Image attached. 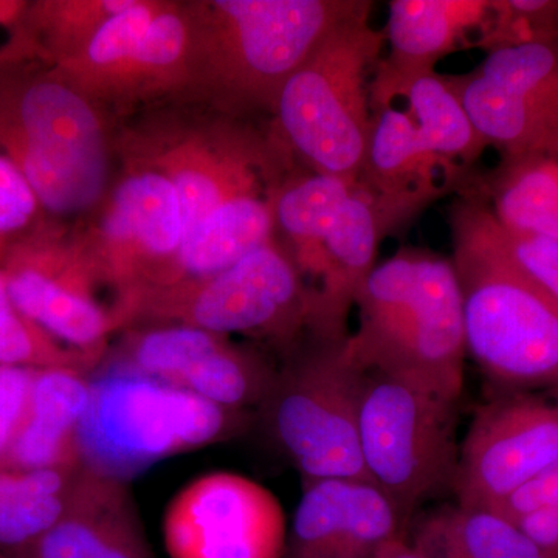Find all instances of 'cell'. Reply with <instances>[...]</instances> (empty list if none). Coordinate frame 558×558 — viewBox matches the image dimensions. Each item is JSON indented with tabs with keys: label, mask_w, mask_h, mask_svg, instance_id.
<instances>
[{
	"label": "cell",
	"mask_w": 558,
	"mask_h": 558,
	"mask_svg": "<svg viewBox=\"0 0 558 558\" xmlns=\"http://www.w3.org/2000/svg\"><path fill=\"white\" fill-rule=\"evenodd\" d=\"M558 506V459L539 470L527 483L495 506L494 512L515 523L521 517L543 508Z\"/></svg>",
	"instance_id": "d6a6232c"
},
{
	"label": "cell",
	"mask_w": 558,
	"mask_h": 558,
	"mask_svg": "<svg viewBox=\"0 0 558 558\" xmlns=\"http://www.w3.org/2000/svg\"><path fill=\"white\" fill-rule=\"evenodd\" d=\"M40 209L31 183L3 154H0V250L5 241L24 233Z\"/></svg>",
	"instance_id": "4dcf8cb0"
},
{
	"label": "cell",
	"mask_w": 558,
	"mask_h": 558,
	"mask_svg": "<svg viewBox=\"0 0 558 558\" xmlns=\"http://www.w3.org/2000/svg\"><path fill=\"white\" fill-rule=\"evenodd\" d=\"M315 301L317 293L306 288L295 260L271 241L213 277L138 293L132 317L269 339L288 352L310 330Z\"/></svg>",
	"instance_id": "30bf717a"
},
{
	"label": "cell",
	"mask_w": 558,
	"mask_h": 558,
	"mask_svg": "<svg viewBox=\"0 0 558 558\" xmlns=\"http://www.w3.org/2000/svg\"><path fill=\"white\" fill-rule=\"evenodd\" d=\"M0 154L54 216L94 207L108 183V149L89 98L53 68L0 57Z\"/></svg>",
	"instance_id": "3957f363"
},
{
	"label": "cell",
	"mask_w": 558,
	"mask_h": 558,
	"mask_svg": "<svg viewBox=\"0 0 558 558\" xmlns=\"http://www.w3.org/2000/svg\"><path fill=\"white\" fill-rule=\"evenodd\" d=\"M556 459L558 400L539 392H492L459 447L458 505L494 509Z\"/></svg>",
	"instance_id": "4fadbf2b"
},
{
	"label": "cell",
	"mask_w": 558,
	"mask_h": 558,
	"mask_svg": "<svg viewBox=\"0 0 558 558\" xmlns=\"http://www.w3.org/2000/svg\"><path fill=\"white\" fill-rule=\"evenodd\" d=\"M410 543L424 558H553L513 521L494 510L458 502L425 517Z\"/></svg>",
	"instance_id": "7402d4cb"
},
{
	"label": "cell",
	"mask_w": 558,
	"mask_h": 558,
	"mask_svg": "<svg viewBox=\"0 0 558 558\" xmlns=\"http://www.w3.org/2000/svg\"><path fill=\"white\" fill-rule=\"evenodd\" d=\"M495 234L513 266L558 304V241L506 229L497 218Z\"/></svg>",
	"instance_id": "f546056e"
},
{
	"label": "cell",
	"mask_w": 558,
	"mask_h": 558,
	"mask_svg": "<svg viewBox=\"0 0 558 558\" xmlns=\"http://www.w3.org/2000/svg\"><path fill=\"white\" fill-rule=\"evenodd\" d=\"M515 524L543 553L558 558V506L534 510Z\"/></svg>",
	"instance_id": "836d02e7"
},
{
	"label": "cell",
	"mask_w": 558,
	"mask_h": 558,
	"mask_svg": "<svg viewBox=\"0 0 558 558\" xmlns=\"http://www.w3.org/2000/svg\"><path fill=\"white\" fill-rule=\"evenodd\" d=\"M363 0H215L201 38L211 83L238 109H271L295 70Z\"/></svg>",
	"instance_id": "ba28073f"
},
{
	"label": "cell",
	"mask_w": 558,
	"mask_h": 558,
	"mask_svg": "<svg viewBox=\"0 0 558 558\" xmlns=\"http://www.w3.org/2000/svg\"><path fill=\"white\" fill-rule=\"evenodd\" d=\"M3 252L0 250V259H2Z\"/></svg>",
	"instance_id": "8d00e7d4"
},
{
	"label": "cell",
	"mask_w": 558,
	"mask_h": 558,
	"mask_svg": "<svg viewBox=\"0 0 558 558\" xmlns=\"http://www.w3.org/2000/svg\"><path fill=\"white\" fill-rule=\"evenodd\" d=\"M349 336L360 368L398 377L459 403L464 391V307L451 258L400 248L376 264L355 296Z\"/></svg>",
	"instance_id": "7a4b0ae2"
},
{
	"label": "cell",
	"mask_w": 558,
	"mask_h": 558,
	"mask_svg": "<svg viewBox=\"0 0 558 558\" xmlns=\"http://www.w3.org/2000/svg\"><path fill=\"white\" fill-rule=\"evenodd\" d=\"M459 403L387 374H366L359 416L366 475L409 526L418 506L453 492Z\"/></svg>",
	"instance_id": "9c48e42d"
},
{
	"label": "cell",
	"mask_w": 558,
	"mask_h": 558,
	"mask_svg": "<svg viewBox=\"0 0 558 558\" xmlns=\"http://www.w3.org/2000/svg\"><path fill=\"white\" fill-rule=\"evenodd\" d=\"M36 369L0 365V469L27 417Z\"/></svg>",
	"instance_id": "1f68e13d"
},
{
	"label": "cell",
	"mask_w": 558,
	"mask_h": 558,
	"mask_svg": "<svg viewBox=\"0 0 558 558\" xmlns=\"http://www.w3.org/2000/svg\"><path fill=\"white\" fill-rule=\"evenodd\" d=\"M373 2L337 24L279 94L275 116L282 143L314 174L357 180L365 165L374 112L369 76L385 46L371 27Z\"/></svg>",
	"instance_id": "8992f818"
},
{
	"label": "cell",
	"mask_w": 558,
	"mask_h": 558,
	"mask_svg": "<svg viewBox=\"0 0 558 558\" xmlns=\"http://www.w3.org/2000/svg\"><path fill=\"white\" fill-rule=\"evenodd\" d=\"M429 201L381 196L360 180L311 174L282 182L274 196L275 229L292 242L301 274L318 278L310 330L349 336L348 317L360 288L376 267L389 233Z\"/></svg>",
	"instance_id": "277c9868"
},
{
	"label": "cell",
	"mask_w": 558,
	"mask_h": 558,
	"mask_svg": "<svg viewBox=\"0 0 558 558\" xmlns=\"http://www.w3.org/2000/svg\"><path fill=\"white\" fill-rule=\"evenodd\" d=\"M403 98L409 100L418 137L436 159L470 167L487 148L446 76L433 73L417 80Z\"/></svg>",
	"instance_id": "4316f807"
},
{
	"label": "cell",
	"mask_w": 558,
	"mask_h": 558,
	"mask_svg": "<svg viewBox=\"0 0 558 558\" xmlns=\"http://www.w3.org/2000/svg\"><path fill=\"white\" fill-rule=\"evenodd\" d=\"M76 470L0 469V546L25 549L64 515Z\"/></svg>",
	"instance_id": "484cf974"
},
{
	"label": "cell",
	"mask_w": 558,
	"mask_h": 558,
	"mask_svg": "<svg viewBox=\"0 0 558 558\" xmlns=\"http://www.w3.org/2000/svg\"><path fill=\"white\" fill-rule=\"evenodd\" d=\"M194 51V32L185 14L161 7L126 58L109 70L86 97H123L170 86L185 75Z\"/></svg>",
	"instance_id": "d4e9b609"
},
{
	"label": "cell",
	"mask_w": 558,
	"mask_h": 558,
	"mask_svg": "<svg viewBox=\"0 0 558 558\" xmlns=\"http://www.w3.org/2000/svg\"><path fill=\"white\" fill-rule=\"evenodd\" d=\"M0 271L11 301L25 317L84 354L100 359L109 333L123 323L98 300V281L108 279L92 255L46 229L11 244Z\"/></svg>",
	"instance_id": "7c38bea8"
},
{
	"label": "cell",
	"mask_w": 558,
	"mask_h": 558,
	"mask_svg": "<svg viewBox=\"0 0 558 558\" xmlns=\"http://www.w3.org/2000/svg\"><path fill=\"white\" fill-rule=\"evenodd\" d=\"M369 558H424L411 546L409 538L400 537L391 539L387 545L381 546L373 557Z\"/></svg>",
	"instance_id": "d590c367"
},
{
	"label": "cell",
	"mask_w": 558,
	"mask_h": 558,
	"mask_svg": "<svg viewBox=\"0 0 558 558\" xmlns=\"http://www.w3.org/2000/svg\"><path fill=\"white\" fill-rule=\"evenodd\" d=\"M409 526L366 481L304 484L281 558H369Z\"/></svg>",
	"instance_id": "2e32d148"
},
{
	"label": "cell",
	"mask_w": 558,
	"mask_h": 558,
	"mask_svg": "<svg viewBox=\"0 0 558 558\" xmlns=\"http://www.w3.org/2000/svg\"><path fill=\"white\" fill-rule=\"evenodd\" d=\"M31 2H17V0H0V28H9L14 32L24 21Z\"/></svg>",
	"instance_id": "e575fe53"
},
{
	"label": "cell",
	"mask_w": 558,
	"mask_h": 558,
	"mask_svg": "<svg viewBox=\"0 0 558 558\" xmlns=\"http://www.w3.org/2000/svg\"><path fill=\"white\" fill-rule=\"evenodd\" d=\"M89 399V379L80 371H35L27 417L5 469H78L76 428Z\"/></svg>",
	"instance_id": "ffe728a7"
},
{
	"label": "cell",
	"mask_w": 558,
	"mask_h": 558,
	"mask_svg": "<svg viewBox=\"0 0 558 558\" xmlns=\"http://www.w3.org/2000/svg\"><path fill=\"white\" fill-rule=\"evenodd\" d=\"M506 229L558 241V159H501L476 186Z\"/></svg>",
	"instance_id": "cb8c5ba5"
},
{
	"label": "cell",
	"mask_w": 558,
	"mask_h": 558,
	"mask_svg": "<svg viewBox=\"0 0 558 558\" xmlns=\"http://www.w3.org/2000/svg\"><path fill=\"white\" fill-rule=\"evenodd\" d=\"M274 230V196L252 194L226 202L185 234L170 270L154 289L197 281L230 269L269 244Z\"/></svg>",
	"instance_id": "44dd1931"
},
{
	"label": "cell",
	"mask_w": 558,
	"mask_h": 558,
	"mask_svg": "<svg viewBox=\"0 0 558 558\" xmlns=\"http://www.w3.org/2000/svg\"><path fill=\"white\" fill-rule=\"evenodd\" d=\"M286 352L259 407L270 438L299 470L303 484L325 480L371 483L360 451L359 416L366 371L349 352V336L307 330Z\"/></svg>",
	"instance_id": "52a82bcc"
},
{
	"label": "cell",
	"mask_w": 558,
	"mask_h": 558,
	"mask_svg": "<svg viewBox=\"0 0 558 558\" xmlns=\"http://www.w3.org/2000/svg\"><path fill=\"white\" fill-rule=\"evenodd\" d=\"M288 532L274 492L231 472L191 481L163 517L170 558H281Z\"/></svg>",
	"instance_id": "5bb4252c"
},
{
	"label": "cell",
	"mask_w": 558,
	"mask_h": 558,
	"mask_svg": "<svg viewBox=\"0 0 558 558\" xmlns=\"http://www.w3.org/2000/svg\"><path fill=\"white\" fill-rule=\"evenodd\" d=\"M444 163L428 153L407 112L387 108L374 113L360 182L381 196L432 202L440 193L433 168Z\"/></svg>",
	"instance_id": "603a6c76"
},
{
	"label": "cell",
	"mask_w": 558,
	"mask_h": 558,
	"mask_svg": "<svg viewBox=\"0 0 558 558\" xmlns=\"http://www.w3.org/2000/svg\"><path fill=\"white\" fill-rule=\"evenodd\" d=\"M27 558H153L123 484L78 473L61 520L28 548Z\"/></svg>",
	"instance_id": "d6986e66"
},
{
	"label": "cell",
	"mask_w": 558,
	"mask_h": 558,
	"mask_svg": "<svg viewBox=\"0 0 558 558\" xmlns=\"http://www.w3.org/2000/svg\"><path fill=\"white\" fill-rule=\"evenodd\" d=\"M488 0H392L380 58L369 84L371 109L379 112L405 97L417 80L436 73L438 62L459 49L465 35L481 31Z\"/></svg>",
	"instance_id": "e0dca14e"
},
{
	"label": "cell",
	"mask_w": 558,
	"mask_h": 558,
	"mask_svg": "<svg viewBox=\"0 0 558 558\" xmlns=\"http://www.w3.org/2000/svg\"><path fill=\"white\" fill-rule=\"evenodd\" d=\"M185 236L178 191L167 175L142 170L113 191L92 255L126 304L160 284Z\"/></svg>",
	"instance_id": "9a60e30c"
},
{
	"label": "cell",
	"mask_w": 558,
	"mask_h": 558,
	"mask_svg": "<svg viewBox=\"0 0 558 558\" xmlns=\"http://www.w3.org/2000/svg\"><path fill=\"white\" fill-rule=\"evenodd\" d=\"M465 347L494 392H539L558 400V304L506 256L495 215L478 189L449 208Z\"/></svg>",
	"instance_id": "6da1fadb"
},
{
	"label": "cell",
	"mask_w": 558,
	"mask_h": 558,
	"mask_svg": "<svg viewBox=\"0 0 558 558\" xmlns=\"http://www.w3.org/2000/svg\"><path fill=\"white\" fill-rule=\"evenodd\" d=\"M558 33V0H490L480 47L492 51Z\"/></svg>",
	"instance_id": "f1b7e54d"
},
{
	"label": "cell",
	"mask_w": 558,
	"mask_h": 558,
	"mask_svg": "<svg viewBox=\"0 0 558 558\" xmlns=\"http://www.w3.org/2000/svg\"><path fill=\"white\" fill-rule=\"evenodd\" d=\"M89 387V405L76 428L80 464L116 483L161 459L230 438L247 422L245 411L220 409L120 359L95 374Z\"/></svg>",
	"instance_id": "5b68a950"
},
{
	"label": "cell",
	"mask_w": 558,
	"mask_h": 558,
	"mask_svg": "<svg viewBox=\"0 0 558 558\" xmlns=\"http://www.w3.org/2000/svg\"><path fill=\"white\" fill-rule=\"evenodd\" d=\"M269 148L247 132H230L222 140L190 137L165 149L157 171L178 191L185 234L226 202L252 194L275 196L277 174ZM185 238V236H183Z\"/></svg>",
	"instance_id": "ac0fdd59"
},
{
	"label": "cell",
	"mask_w": 558,
	"mask_h": 558,
	"mask_svg": "<svg viewBox=\"0 0 558 558\" xmlns=\"http://www.w3.org/2000/svg\"><path fill=\"white\" fill-rule=\"evenodd\" d=\"M446 81L502 159H558V33L487 51L478 68Z\"/></svg>",
	"instance_id": "8fae6325"
},
{
	"label": "cell",
	"mask_w": 558,
	"mask_h": 558,
	"mask_svg": "<svg viewBox=\"0 0 558 558\" xmlns=\"http://www.w3.org/2000/svg\"><path fill=\"white\" fill-rule=\"evenodd\" d=\"M97 357L69 348L50 336L11 301L0 271V365L27 369H73L84 373Z\"/></svg>",
	"instance_id": "83f0119b"
}]
</instances>
